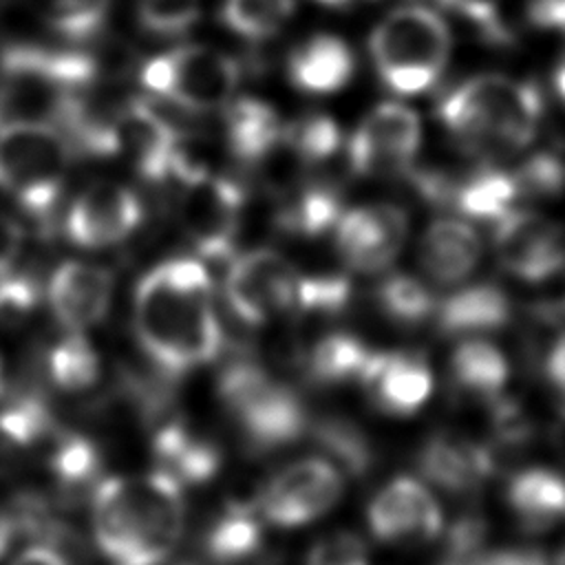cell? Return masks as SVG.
Wrapping results in <instances>:
<instances>
[{"label": "cell", "instance_id": "cell-29", "mask_svg": "<svg viewBox=\"0 0 565 565\" xmlns=\"http://www.w3.org/2000/svg\"><path fill=\"white\" fill-rule=\"evenodd\" d=\"M450 371L461 388L492 399L501 395L510 373L505 355L486 340L461 342L452 353Z\"/></svg>", "mask_w": 565, "mask_h": 565}, {"label": "cell", "instance_id": "cell-47", "mask_svg": "<svg viewBox=\"0 0 565 565\" xmlns=\"http://www.w3.org/2000/svg\"><path fill=\"white\" fill-rule=\"evenodd\" d=\"M525 15L536 29L565 31V0H525Z\"/></svg>", "mask_w": 565, "mask_h": 565}, {"label": "cell", "instance_id": "cell-24", "mask_svg": "<svg viewBox=\"0 0 565 565\" xmlns=\"http://www.w3.org/2000/svg\"><path fill=\"white\" fill-rule=\"evenodd\" d=\"M355 68L349 44L335 35L305 40L287 60V73L296 88L311 95H329L349 84Z\"/></svg>", "mask_w": 565, "mask_h": 565}, {"label": "cell", "instance_id": "cell-5", "mask_svg": "<svg viewBox=\"0 0 565 565\" xmlns=\"http://www.w3.org/2000/svg\"><path fill=\"white\" fill-rule=\"evenodd\" d=\"M218 399L256 455L285 448L307 433L309 417L300 397L256 362L227 364L218 375Z\"/></svg>", "mask_w": 565, "mask_h": 565}, {"label": "cell", "instance_id": "cell-46", "mask_svg": "<svg viewBox=\"0 0 565 565\" xmlns=\"http://www.w3.org/2000/svg\"><path fill=\"white\" fill-rule=\"evenodd\" d=\"M22 245H24L22 225L11 216L0 214V276L9 274L15 267Z\"/></svg>", "mask_w": 565, "mask_h": 565}, {"label": "cell", "instance_id": "cell-27", "mask_svg": "<svg viewBox=\"0 0 565 565\" xmlns=\"http://www.w3.org/2000/svg\"><path fill=\"white\" fill-rule=\"evenodd\" d=\"M441 333H481L501 329L510 320V300L494 285H470L450 294L437 309Z\"/></svg>", "mask_w": 565, "mask_h": 565}, {"label": "cell", "instance_id": "cell-10", "mask_svg": "<svg viewBox=\"0 0 565 565\" xmlns=\"http://www.w3.org/2000/svg\"><path fill=\"white\" fill-rule=\"evenodd\" d=\"M181 227L203 258H227L234 252L245 194L241 185L210 172L183 183Z\"/></svg>", "mask_w": 565, "mask_h": 565}, {"label": "cell", "instance_id": "cell-42", "mask_svg": "<svg viewBox=\"0 0 565 565\" xmlns=\"http://www.w3.org/2000/svg\"><path fill=\"white\" fill-rule=\"evenodd\" d=\"M137 13L148 31L174 35L199 18V0H137Z\"/></svg>", "mask_w": 565, "mask_h": 565}, {"label": "cell", "instance_id": "cell-41", "mask_svg": "<svg viewBox=\"0 0 565 565\" xmlns=\"http://www.w3.org/2000/svg\"><path fill=\"white\" fill-rule=\"evenodd\" d=\"M512 177L523 196H554L565 188V163L552 152H539Z\"/></svg>", "mask_w": 565, "mask_h": 565}, {"label": "cell", "instance_id": "cell-13", "mask_svg": "<svg viewBox=\"0 0 565 565\" xmlns=\"http://www.w3.org/2000/svg\"><path fill=\"white\" fill-rule=\"evenodd\" d=\"M371 534L388 545L433 541L444 530V512L435 494L413 477L388 481L369 503Z\"/></svg>", "mask_w": 565, "mask_h": 565}, {"label": "cell", "instance_id": "cell-26", "mask_svg": "<svg viewBox=\"0 0 565 565\" xmlns=\"http://www.w3.org/2000/svg\"><path fill=\"white\" fill-rule=\"evenodd\" d=\"M225 132L232 154L247 163L267 159L285 139V126L278 113L256 97L230 102Z\"/></svg>", "mask_w": 565, "mask_h": 565}, {"label": "cell", "instance_id": "cell-18", "mask_svg": "<svg viewBox=\"0 0 565 565\" xmlns=\"http://www.w3.org/2000/svg\"><path fill=\"white\" fill-rule=\"evenodd\" d=\"M46 300L55 320L68 331H84L97 324L113 300V276L108 269L66 260L49 278Z\"/></svg>", "mask_w": 565, "mask_h": 565}, {"label": "cell", "instance_id": "cell-17", "mask_svg": "<svg viewBox=\"0 0 565 565\" xmlns=\"http://www.w3.org/2000/svg\"><path fill=\"white\" fill-rule=\"evenodd\" d=\"M179 135L146 99L135 97L117 110L115 154L128 157L146 181H163L174 170Z\"/></svg>", "mask_w": 565, "mask_h": 565}, {"label": "cell", "instance_id": "cell-19", "mask_svg": "<svg viewBox=\"0 0 565 565\" xmlns=\"http://www.w3.org/2000/svg\"><path fill=\"white\" fill-rule=\"evenodd\" d=\"M419 472L433 486L452 494H468L497 470L490 446L466 439L457 433H435L417 455Z\"/></svg>", "mask_w": 565, "mask_h": 565}, {"label": "cell", "instance_id": "cell-32", "mask_svg": "<svg viewBox=\"0 0 565 565\" xmlns=\"http://www.w3.org/2000/svg\"><path fill=\"white\" fill-rule=\"evenodd\" d=\"M46 371L62 391H84L99 377V358L82 331H68L46 353Z\"/></svg>", "mask_w": 565, "mask_h": 565}, {"label": "cell", "instance_id": "cell-11", "mask_svg": "<svg viewBox=\"0 0 565 565\" xmlns=\"http://www.w3.org/2000/svg\"><path fill=\"white\" fill-rule=\"evenodd\" d=\"M298 271L274 249L241 254L225 276V300L247 324H265L296 305Z\"/></svg>", "mask_w": 565, "mask_h": 565}, {"label": "cell", "instance_id": "cell-12", "mask_svg": "<svg viewBox=\"0 0 565 565\" xmlns=\"http://www.w3.org/2000/svg\"><path fill=\"white\" fill-rule=\"evenodd\" d=\"M422 141L415 110L386 102L373 108L349 141V163L355 174L393 177L413 170Z\"/></svg>", "mask_w": 565, "mask_h": 565}, {"label": "cell", "instance_id": "cell-14", "mask_svg": "<svg viewBox=\"0 0 565 565\" xmlns=\"http://www.w3.org/2000/svg\"><path fill=\"white\" fill-rule=\"evenodd\" d=\"M499 263L512 276L541 282L565 267V234L550 218L536 212L510 210L494 227Z\"/></svg>", "mask_w": 565, "mask_h": 565}, {"label": "cell", "instance_id": "cell-51", "mask_svg": "<svg viewBox=\"0 0 565 565\" xmlns=\"http://www.w3.org/2000/svg\"><path fill=\"white\" fill-rule=\"evenodd\" d=\"M320 4H327V7H335V9H340V7H351V4H355L358 0H318Z\"/></svg>", "mask_w": 565, "mask_h": 565}, {"label": "cell", "instance_id": "cell-22", "mask_svg": "<svg viewBox=\"0 0 565 565\" xmlns=\"http://www.w3.org/2000/svg\"><path fill=\"white\" fill-rule=\"evenodd\" d=\"M265 519L256 503L232 501L212 519L201 539V552L212 565H245L260 556Z\"/></svg>", "mask_w": 565, "mask_h": 565}, {"label": "cell", "instance_id": "cell-20", "mask_svg": "<svg viewBox=\"0 0 565 565\" xmlns=\"http://www.w3.org/2000/svg\"><path fill=\"white\" fill-rule=\"evenodd\" d=\"M360 382L382 413L397 417L419 411L433 393L430 366L413 353H373Z\"/></svg>", "mask_w": 565, "mask_h": 565}, {"label": "cell", "instance_id": "cell-33", "mask_svg": "<svg viewBox=\"0 0 565 565\" xmlns=\"http://www.w3.org/2000/svg\"><path fill=\"white\" fill-rule=\"evenodd\" d=\"M40 18L60 35L82 42L106 22L110 0H29Z\"/></svg>", "mask_w": 565, "mask_h": 565}, {"label": "cell", "instance_id": "cell-43", "mask_svg": "<svg viewBox=\"0 0 565 565\" xmlns=\"http://www.w3.org/2000/svg\"><path fill=\"white\" fill-rule=\"evenodd\" d=\"M305 565H371L364 541L347 530L320 536L307 552Z\"/></svg>", "mask_w": 565, "mask_h": 565}, {"label": "cell", "instance_id": "cell-7", "mask_svg": "<svg viewBox=\"0 0 565 565\" xmlns=\"http://www.w3.org/2000/svg\"><path fill=\"white\" fill-rule=\"evenodd\" d=\"M71 146L55 126L0 130V188L40 225L60 203Z\"/></svg>", "mask_w": 565, "mask_h": 565}, {"label": "cell", "instance_id": "cell-9", "mask_svg": "<svg viewBox=\"0 0 565 565\" xmlns=\"http://www.w3.org/2000/svg\"><path fill=\"white\" fill-rule=\"evenodd\" d=\"M344 492L340 468L322 457H305L278 470L258 492L256 508L265 523L300 527L335 508Z\"/></svg>", "mask_w": 565, "mask_h": 565}, {"label": "cell", "instance_id": "cell-23", "mask_svg": "<svg viewBox=\"0 0 565 565\" xmlns=\"http://www.w3.org/2000/svg\"><path fill=\"white\" fill-rule=\"evenodd\" d=\"M479 258V234L463 221L439 218L422 234L419 263L424 271L441 285L463 280L477 267Z\"/></svg>", "mask_w": 565, "mask_h": 565}, {"label": "cell", "instance_id": "cell-49", "mask_svg": "<svg viewBox=\"0 0 565 565\" xmlns=\"http://www.w3.org/2000/svg\"><path fill=\"white\" fill-rule=\"evenodd\" d=\"M545 371L554 388L565 397V338L554 342L545 362Z\"/></svg>", "mask_w": 565, "mask_h": 565}, {"label": "cell", "instance_id": "cell-2", "mask_svg": "<svg viewBox=\"0 0 565 565\" xmlns=\"http://www.w3.org/2000/svg\"><path fill=\"white\" fill-rule=\"evenodd\" d=\"M181 486L161 470L108 477L93 490V536L113 565H161L183 534Z\"/></svg>", "mask_w": 565, "mask_h": 565}, {"label": "cell", "instance_id": "cell-6", "mask_svg": "<svg viewBox=\"0 0 565 565\" xmlns=\"http://www.w3.org/2000/svg\"><path fill=\"white\" fill-rule=\"evenodd\" d=\"M369 51L380 79L393 93L419 95L441 75L450 33L433 9L402 7L373 29Z\"/></svg>", "mask_w": 565, "mask_h": 565}, {"label": "cell", "instance_id": "cell-48", "mask_svg": "<svg viewBox=\"0 0 565 565\" xmlns=\"http://www.w3.org/2000/svg\"><path fill=\"white\" fill-rule=\"evenodd\" d=\"M11 565H68V561L49 545H31L20 552Z\"/></svg>", "mask_w": 565, "mask_h": 565}, {"label": "cell", "instance_id": "cell-31", "mask_svg": "<svg viewBox=\"0 0 565 565\" xmlns=\"http://www.w3.org/2000/svg\"><path fill=\"white\" fill-rule=\"evenodd\" d=\"M373 351L349 333L324 335L309 353L307 373L318 384H340L347 380H360Z\"/></svg>", "mask_w": 565, "mask_h": 565}, {"label": "cell", "instance_id": "cell-35", "mask_svg": "<svg viewBox=\"0 0 565 565\" xmlns=\"http://www.w3.org/2000/svg\"><path fill=\"white\" fill-rule=\"evenodd\" d=\"M377 307L397 324H419L435 313V300L430 291L413 276L393 274L386 276L375 289Z\"/></svg>", "mask_w": 565, "mask_h": 565}, {"label": "cell", "instance_id": "cell-1", "mask_svg": "<svg viewBox=\"0 0 565 565\" xmlns=\"http://www.w3.org/2000/svg\"><path fill=\"white\" fill-rule=\"evenodd\" d=\"M132 320L146 355L172 375L212 362L223 344L212 280L196 258H170L146 271Z\"/></svg>", "mask_w": 565, "mask_h": 565}, {"label": "cell", "instance_id": "cell-15", "mask_svg": "<svg viewBox=\"0 0 565 565\" xmlns=\"http://www.w3.org/2000/svg\"><path fill=\"white\" fill-rule=\"evenodd\" d=\"M143 210L137 194L119 183H93L71 203L64 230L71 243L99 249L130 236L141 223Z\"/></svg>", "mask_w": 565, "mask_h": 565}, {"label": "cell", "instance_id": "cell-37", "mask_svg": "<svg viewBox=\"0 0 565 565\" xmlns=\"http://www.w3.org/2000/svg\"><path fill=\"white\" fill-rule=\"evenodd\" d=\"M294 13V0H225L223 22L230 31L263 40L274 35Z\"/></svg>", "mask_w": 565, "mask_h": 565}, {"label": "cell", "instance_id": "cell-44", "mask_svg": "<svg viewBox=\"0 0 565 565\" xmlns=\"http://www.w3.org/2000/svg\"><path fill=\"white\" fill-rule=\"evenodd\" d=\"M40 302V282L31 274L9 271L0 276V324L24 320Z\"/></svg>", "mask_w": 565, "mask_h": 565}, {"label": "cell", "instance_id": "cell-28", "mask_svg": "<svg viewBox=\"0 0 565 565\" xmlns=\"http://www.w3.org/2000/svg\"><path fill=\"white\" fill-rule=\"evenodd\" d=\"M519 196L514 177L503 170L486 168L461 183H452L450 201L452 205L475 221H501L510 207L512 201Z\"/></svg>", "mask_w": 565, "mask_h": 565}, {"label": "cell", "instance_id": "cell-8", "mask_svg": "<svg viewBox=\"0 0 565 565\" xmlns=\"http://www.w3.org/2000/svg\"><path fill=\"white\" fill-rule=\"evenodd\" d=\"M141 84L190 113H212L230 106L238 86L236 62L203 44H188L150 57L141 66Z\"/></svg>", "mask_w": 565, "mask_h": 565}, {"label": "cell", "instance_id": "cell-40", "mask_svg": "<svg viewBox=\"0 0 565 565\" xmlns=\"http://www.w3.org/2000/svg\"><path fill=\"white\" fill-rule=\"evenodd\" d=\"M351 298V282L344 274L300 276L296 285V305L307 313H338Z\"/></svg>", "mask_w": 565, "mask_h": 565}, {"label": "cell", "instance_id": "cell-52", "mask_svg": "<svg viewBox=\"0 0 565 565\" xmlns=\"http://www.w3.org/2000/svg\"><path fill=\"white\" fill-rule=\"evenodd\" d=\"M554 565H565V543L561 545V550L556 552V556H554Z\"/></svg>", "mask_w": 565, "mask_h": 565}, {"label": "cell", "instance_id": "cell-53", "mask_svg": "<svg viewBox=\"0 0 565 565\" xmlns=\"http://www.w3.org/2000/svg\"><path fill=\"white\" fill-rule=\"evenodd\" d=\"M4 386H7V380H4V362L0 360V397L4 395Z\"/></svg>", "mask_w": 565, "mask_h": 565}, {"label": "cell", "instance_id": "cell-38", "mask_svg": "<svg viewBox=\"0 0 565 565\" xmlns=\"http://www.w3.org/2000/svg\"><path fill=\"white\" fill-rule=\"evenodd\" d=\"M322 450L351 475H364L373 463V452L366 437L344 419H324L313 428ZM329 459V461H331Z\"/></svg>", "mask_w": 565, "mask_h": 565}, {"label": "cell", "instance_id": "cell-3", "mask_svg": "<svg viewBox=\"0 0 565 565\" xmlns=\"http://www.w3.org/2000/svg\"><path fill=\"white\" fill-rule=\"evenodd\" d=\"M99 62L82 51L9 44L0 53V130L60 126L97 79Z\"/></svg>", "mask_w": 565, "mask_h": 565}, {"label": "cell", "instance_id": "cell-50", "mask_svg": "<svg viewBox=\"0 0 565 565\" xmlns=\"http://www.w3.org/2000/svg\"><path fill=\"white\" fill-rule=\"evenodd\" d=\"M11 536H13V523L7 516V512L0 508V556L7 552V547L11 543Z\"/></svg>", "mask_w": 565, "mask_h": 565}, {"label": "cell", "instance_id": "cell-16", "mask_svg": "<svg viewBox=\"0 0 565 565\" xmlns=\"http://www.w3.org/2000/svg\"><path fill=\"white\" fill-rule=\"evenodd\" d=\"M408 234V216L402 207L377 203L349 210L335 223V247L349 267L380 271L388 267Z\"/></svg>", "mask_w": 565, "mask_h": 565}, {"label": "cell", "instance_id": "cell-36", "mask_svg": "<svg viewBox=\"0 0 565 565\" xmlns=\"http://www.w3.org/2000/svg\"><path fill=\"white\" fill-rule=\"evenodd\" d=\"M49 466L62 488H86L99 470V452L90 439L77 433H55Z\"/></svg>", "mask_w": 565, "mask_h": 565}, {"label": "cell", "instance_id": "cell-39", "mask_svg": "<svg viewBox=\"0 0 565 565\" xmlns=\"http://www.w3.org/2000/svg\"><path fill=\"white\" fill-rule=\"evenodd\" d=\"M338 124L327 115H309L285 128V143L302 163H320L340 148Z\"/></svg>", "mask_w": 565, "mask_h": 565}, {"label": "cell", "instance_id": "cell-21", "mask_svg": "<svg viewBox=\"0 0 565 565\" xmlns=\"http://www.w3.org/2000/svg\"><path fill=\"white\" fill-rule=\"evenodd\" d=\"M152 455L157 470L172 477L181 488L203 486L221 470L218 446L190 430L183 422H168L154 433Z\"/></svg>", "mask_w": 565, "mask_h": 565}, {"label": "cell", "instance_id": "cell-34", "mask_svg": "<svg viewBox=\"0 0 565 565\" xmlns=\"http://www.w3.org/2000/svg\"><path fill=\"white\" fill-rule=\"evenodd\" d=\"M55 433L51 411L35 395H15L0 408V437L11 446L29 448Z\"/></svg>", "mask_w": 565, "mask_h": 565}, {"label": "cell", "instance_id": "cell-30", "mask_svg": "<svg viewBox=\"0 0 565 565\" xmlns=\"http://www.w3.org/2000/svg\"><path fill=\"white\" fill-rule=\"evenodd\" d=\"M342 216V201L331 185H302L280 205L276 223L296 236H320L335 227Z\"/></svg>", "mask_w": 565, "mask_h": 565}, {"label": "cell", "instance_id": "cell-25", "mask_svg": "<svg viewBox=\"0 0 565 565\" xmlns=\"http://www.w3.org/2000/svg\"><path fill=\"white\" fill-rule=\"evenodd\" d=\"M505 499L527 532H545L565 521V477L556 470H519L508 483Z\"/></svg>", "mask_w": 565, "mask_h": 565}, {"label": "cell", "instance_id": "cell-4", "mask_svg": "<svg viewBox=\"0 0 565 565\" xmlns=\"http://www.w3.org/2000/svg\"><path fill=\"white\" fill-rule=\"evenodd\" d=\"M437 115L463 148L505 152L532 141L543 115V97L534 82L477 75L450 90L439 102Z\"/></svg>", "mask_w": 565, "mask_h": 565}, {"label": "cell", "instance_id": "cell-45", "mask_svg": "<svg viewBox=\"0 0 565 565\" xmlns=\"http://www.w3.org/2000/svg\"><path fill=\"white\" fill-rule=\"evenodd\" d=\"M444 7L459 11L468 20H472L477 26L483 29V33L492 40H503V26H499V4L501 0H439Z\"/></svg>", "mask_w": 565, "mask_h": 565}]
</instances>
